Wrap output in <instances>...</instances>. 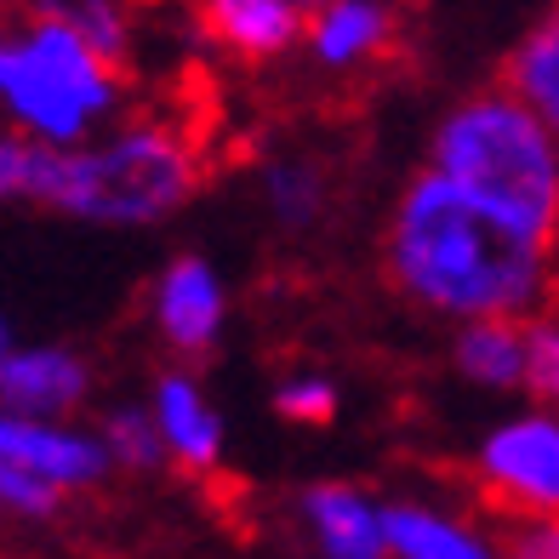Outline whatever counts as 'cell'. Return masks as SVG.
Listing matches in <instances>:
<instances>
[{
  "label": "cell",
  "mask_w": 559,
  "mask_h": 559,
  "mask_svg": "<svg viewBox=\"0 0 559 559\" xmlns=\"http://www.w3.org/2000/svg\"><path fill=\"white\" fill-rule=\"evenodd\" d=\"M383 274L423 314L456 325L537 320L548 309L554 246L520 235L440 171H412L383 223Z\"/></svg>",
  "instance_id": "6da1fadb"
},
{
  "label": "cell",
  "mask_w": 559,
  "mask_h": 559,
  "mask_svg": "<svg viewBox=\"0 0 559 559\" xmlns=\"http://www.w3.org/2000/svg\"><path fill=\"white\" fill-rule=\"evenodd\" d=\"M200 194V143L166 115L115 120L81 148L29 143L23 200L97 228H155Z\"/></svg>",
  "instance_id": "7a4b0ae2"
},
{
  "label": "cell",
  "mask_w": 559,
  "mask_h": 559,
  "mask_svg": "<svg viewBox=\"0 0 559 559\" xmlns=\"http://www.w3.org/2000/svg\"><path fill=\"white\" fill-rule=\"evenodd\" d=\"M428 171L559 251V132L508 86H479L435 120Z\"/></svg>",
  "instance_id": "3957f363"
},
{
  "label": "cell",
  "mask_w": 559,
  "mask_h": 559,
  "mask_svg": "<svg viewBox=\"0 0 559 559\" xmlns=\"http://www.w3.org/2000/svg\"><path fill=\"white\" fill-rule=\"evenodd\" d=\"M126 97V69L97 58L58 23L0 17V126L40 148H81L104 138Z\"/></svg>",
  "instance_id": "277c9868"
},
{
  "label": "cell",
  "mask_w": 559,
  "mask_h": 559,
  "mask_svg": "<svg viewBox=\"0 0 559 559\" xmlns=\"http://www.w3.org/2000/svg\"><path fill=\"white\" fill-rule=\"evenodd\" d=\"M474 479L514 520H559V412L520 405L474 445Z\"/></svg>",
  "instance_id": "5b68a950"
},
{
  "label": "cell",
  "mask_w": 559,
  "mask_h": 559,
  "mask_svg": "<svg viewBox=\"0 0 559 559\" xmlns=\"http://www.w3.org/2000/svg\"><path fill=\"white\" fill-rule=\"evenodd\" d=\"M148 320L155 337L177 354V366H200L206 354H217L228 332V286L217 263L200 251H177L171 263H160L148 286Z\"/></svg>",
  "instance_id": "8992f818"
},
{
  "label": "cell",
  "mask_w": 559,
  "mask_h": 559,
  "mask_svg": "<svg viewBox=\"0 0 559 559\" xmlns=\"http://www.w3.org/2000/svg\"><path fill=\"white\" fill-rule=\"evenodd\" d=\"M0 463L46 479V486H58L63 497L97 486L104 474H115V463H109V451H104L97 435H86V428H74V423L17 417V412H7V405H0Z\"/></svg>",
  "instance_id": "52a82bcc"
},
{
  "label": "cell",
  "mask_w": 559,
  "mask_h": 559,
  "mask_svg": "<svg viewBox=\"0 0 559 559\" xmlns=\"http://www.w3.org/2000/svg\"><path fill=\"white\" fill-rule=\"evenodd\" d=\"M92 400V360L69 343H17V354L0 371V405L17 417L63 423Z\"/></svg>",
  "instance_id": "ba28073f"
},
{
  "label": "cell",
  "mask_w": 559,
  "mask_h": 559,
  "mask_svg": "<svg viewBox=\"0 0 559 559\" xmlns=\"http://www.w3.org/2000/svg\"><path fill=\"white\" fill-rule=\"evenodd\" d=\"M148 412H155L166 456L177 468L212 474L223 463V412L212 405L206 383H200L189 366H171V371L155 377V389H148Z\"/></svg>",
  "instance_id": "9c48e42d"
},
{
  "label": "cell",
  "mask_w": 559,
  "mask_h": 559,
  "mask_svg": "<svg viewBox=\"0 0 559 559\" xmlns=\"http://www.w3.org/2000/svg\"><path fill=\"white\" fill-rule=\"evenodd\" d=\"M297 514L325 559H389V531H383V502L348 479H314L297 497Z\"/></svg>",
  "instance_id": "30bf717a"
},
{
  "label": "cell",
  "mask_w": 559,
  "mask_h": 559,
  "mask_svg": "<svg viewBox=\"0 0 559 559\" xmlns=\"http://www.w3.org/2000/svg\"><path fill=\"white\" fill-rule=\"evenodd\" d=\"M394 40H400L394 0H332L302 29V46H309L314 69H325V74H348V69L389 58Z\"/></svg>",
  "instance_id": "8fae6325"
},
{
  "label": "cell",
  "mask_w": 559,
  "mask_h": 559,
  "mask_svg": "<svg viewBox=\"0 0 559 559\" xmlns=\"http://www.w3.org/2000/svg\"><path fill=\"white\" fill-rule=\"evenodd\" d=\"M200 29H206L228 58L274 63L302 40L309 17H302L292 0H200Z\"/></svg>",
  "instance_id": "7c38bea8"
},
{
  "label": "cell",
  "mask_w": 559,
  "mask_h": 559,
  "mask_svg": "<svg viewBox=\"0 0 559 559\" xmlns=\"http://www.w3.org/2000/svg\"><path fill=\"white\" fill-rule=\"evenodd\" d=\"M531 320H474L451 332V371L468 389L486 394H525L531 377V343H525Z\"/></svg>",
  "instance_id": "4fadbf2b"
},
{
  "label": "cell",
  "mask_w": 559,
  "mask_h": 559,
  "mask_svg": "<svg viewBox=\"0 0 559 559\" xmlns=\"http://www.w3.org/2000/svg\"><path fill=\"white\" fill-rule=\"evenodd\" d=\"M138 7L143 0H17L23 17L58 23V29L86 40L92 52L109 58L115 69H126L138 52Z\"/></svg>",
  "instance_id": "5bb4252c"
},
{
  "label": "cell",
  "mask_w": 559,
  "mask_h": 559,
  "mask_svg": "<svg viewBox=\"0 0 559 559\" xmlns=\"http://www.w3.org/2000/svg\"><path fill=\"white\" fill-rule=\"evenodd\" d=\"M389 559H497V548L474 525L440 514L428 502H383Z\"/></svg>",
  "instance_id": "9a60e30c"
},
{
  "label": "cell",
  "mask_w": 559,
  "mask_h": 559,
  "mask_svg": "<svg viewBox=\"0 0 559 559\" xmlns=\"http://www.w3.org/2000/svg\"><path fill=\"white\" fill-rule=\"evenodd\" d=\"M258 194L286 235H309V228H320L325 206H332V177L309 155H274L258 171Z\"/></svg>",
  "instance_id": "2e32d148"
},
{
  "label": "cell",
  "mask_w": 559,
  "mask_h": 559,
  "mask_svg": "<svg viewBox=\"0 0 559 559\" xmlns=\"http://www.w3.org/2000/svg\"><path fill=\"white\" fill-rule=\"evenodd\" d=\"M502 86L514 97H525V104L559 132V7L520 35V46L508 52Z\"/></svg>",
  "instance_id": "e0dca14e"
},
{
  "label": "cell",
  "mask_w": 559,
  "mask_h": 559,
  "mask_svg": "<svg viewBox=\"0 0 559 559\" xmlns=\"http://www.w3.org/2000/svg\"><path fill=\"white\" fill-rule=\"evenodd\" d=\"M97 440H104L109 463H115L120 474H155V468L171 463L166 440H160V423H155V412H148L143 400H115V405H104V417H97Z\"/></svg>",
  "instance_id": "ac0fdd59"
},
{
  "label": "cell",
  "mask_w": 559,
  "mask_h": 559,
  "mask_svg": "<svg viewBox=\"0 0 559 559\" xmlns=\"http://www.w3.org/2000/svg\"><path fill=\"white\" fill-rule=\"evenodd\" d=\"M337 405H343V394L325 371H292L274 383V412L297 428H325L337 417Z\"/></svg>",
  "instance_id": "d6986e66"
},
{
  "label": "cell",
  "mask_w": 559,
  "mask_h": 559,
  "mask_svg": "<svg viewBox=\"0 0 559 559\" xmlns=\"http://www.w3.org/2000/svg\"><path fill=\"white\" fill-rule=\"evenodd\" d=\"M525 343H531V377H525V394L559 412V320L537 314L525 325Z\"/></svg>",
  "instance_id": "ffe728a7"
},
{
  "label": "cell",
  "mask_w": 559,
  "mask_h": 559,
  "mask_svg": "<svg viewBox=\"0 0 559 559\" xmlns=\"http://www.w3.org/2000/svg\"><path fill=\"white\" fill-rule=\"evenodd\" d=\"M58 508H63L58 486H46V479L0 463V514H12V520H52Z\"/></svg>",
  "instance_id": "44dd1931"
},
{
  "label": "cell",
  "mask_w": 559,
  "mask_h": 559,
  "mask_svg": "<svg viewBox=\"0 0 559 559\" xmlns=\"http://www.w3.org/2000/svg\"><path fill=\"white\" fill-rule=\"evenodd\" d=\"M508 559H559V520H514Z\"/></svg>",
  "instance_id": "7402d4cb"
},
{
  "label": "cell",
  "mask_w": 559,
  "mask_h": 559,
  "mask_svg": "<svg viewBox=\"0 0 559 559\" xmlns=\"http://www.w3.org/2000/svg\"><path fill=\"white\" fill-rule=\"evenodd\" d=\"M23 166H29V143L0 126V206L23 200Z\"/></svg>",
  "instance_id": "603a6c76"
},
{
  "label": "cell",
  "mask_w": 559,
  "mask_h": 559,
  "mask_svg": "<svg viewBox=\"0 0 559 559\" xmlns=\"http://www.w3.org/2000/svg\"><path fill=\"white\" fill-rule=\"evenodd\" d=\"M12 354H17V337H12V320L0 314V371H7V360H12Z\"/></svg>",
  "instance_id": "cb8c5ba5"
},
{
  "label": "cell",
  "mask_w": 559,
  "mask_h": 559,
  "mask_svg": "<svg viewBox=\"0 0 559 559\" xmlns=\"http://www.w3.org/2000/svg\"><path fill=\"white\" fill-rule=\"evenodd\" d=\"M548 314L559 320V251H554V274H548Z\"/></svg>",
  "instance_id": "d4e9b609"
},
{
  "label": "cell",
  "mask_w": 559,
  "mask_h": 559,
  "mask_svg": "<svg viewBox=\"0 0 559 559\" xmlns=\"http://www.w3.org/2000/svg\"><path fill=\"white\" fill-rule=\"evenodd\" d=\"M292 7H297V12H302V17H314V12H320V7H332V0H292Z\"/></svg>",
  "instance_id": "484cf974"
}]
</instances>
